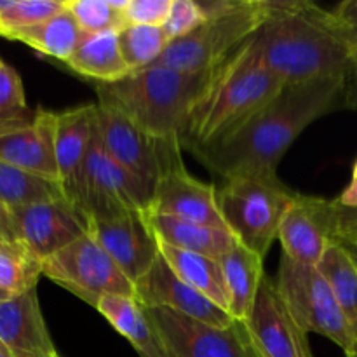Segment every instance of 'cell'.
<instances>
[{
    "instance_id": "cell-1",
    "label": "cell",
    "mask_w": 357,
    "mask_h": 357,
    "mask_svg": "<svg viewBox=\"0 0 357 357\" xmlns=\"http://www.w3.org/2000/svg\"><path fill=\"white\" fill-rule=\"evenodd\" d=\"M352 107H357L356 82L317 80L284 86L232 136L187 150L223 180L237 174L274 176L282 155L314 121Z\"/></svg>"
},
{
    "instance_id": "cell-2",
    "label": "cell",
    "mask_w": 357,
    "mask_h": 357,
    "mask_svg": "<svg viewBox=\"0 0 357 357\" xmlns=\"http://www.w3.org/2000/svg\"><path fill=\"white\" fill-rule=\"evenodd\" d=\"M257 40L268 70L286 86L317 80L357 84V44L335 10L309 0H272Z\"/></svg>"
},
{
    "instance_id": "cell-3",
    "label": "cell",
    "mask_w": 357,
    "mask_h": 357,
    "mask_svg": "<svg viewBox=\"0 0 357 357\" xmlns=\"http://www.w3.org/2000/svg\"><path fill=\"white\" fill-rule=\"evenodd\" d=\"M286 84L268 70L257 33L209 73L187 128L181 149L220 143L267 107Z\"/></svg>"
},
{
    "instance_id": "cell-4",
    "label": "cell",
    "mask_w": 357,
    "mask_h": 357,
    "mask_svg": "<svg viewBox=\"0 0 357 357\" xmlns=\"http://www.w3.org/2000/svg\"><path fill=\"white\" fill-rule=\"evenodd\" d=\"M209 73L152 65L114 82L98 84V103L110 105L157 139H180Z\"/></svg>"
},
{
    "instance_id": "cell-5",
    "label": "cell",
    "mask_w": 357,
    "mask_h": 357,
    "mask_svg": "<svg viewBox=\"0 0 357 357\" xmlns=\"http://www.w3.org/2000/svg\"><path fill=\"white\" fill-rule=\"evenodd\" d=\"M201 6L204 23L169 42L155 65L187 73L211 72L264 26L272 0H202Z\"/></svg>"
},
{
    "instance_id": "cell-6",
    "label": "cell",
    "mask_w": 357,
    "mask_h": 357,
    "mask_svg": "<svg viewBox=\"0 0 357 357\" xmlns=\"http://www.w3.org/2000/svg\"><path fill=\"white\" fill-rule=\"evenodd\" d=\"M295 195L278 174H237L227 178L225 185L216 190L220 215L229 232L261 258L267 257L278 239L279 227Z\"/></svg>"
},
{
    "instance_id": "cell-7",
    "label": "cell",
    "mask_w": 357,
    "mask_h": 357,
    "mask_svg": "<svg viewBox=\"0 0 357 357\" xmlns=\"http://www.w3.org/2000/svg\"><path fill=\"white\" fill-rule=\"evenodd\" d=\"M275 286L291 316L307 333L323 335L345 354L354 349L357 340L319 268L282 255Z\"/></svg>"
},
{
    "instance_id": "cell-8",
    "label": "cell",
    "mask_w": 357,
    "mask_h": 357,
    "mask_svg": "<svg viewBox=\"0 0 357 357\" xmlns=\"http://www.w3.org/2000/svg\"><path fill=\"white\" fill-rule=\"evenodd\" d=\"M42 275L94 309L107 295L135 296V284L89 234L42 261Z\"/></svg>"
},
{
    "instance_id": "cell-9",
    "label": "cell",
    "mask_w": 357,
    "mask_h": 357,
    "mask_svg": "<svg viewBox=\"0 0 357 357\" xmlns=\"http://www.w3.org/2000/svg\"><path fill=\"white\" fill-rule=\"evenodd\" d=\"M157 340L171 357H261L246 323L209 326L167 309H145Z\"/></svg>"
},
{
    "instance_id": "cell-10",
    "label": "cell",
    "mask_w": 357,
    "mask_h": 357,
    "mask_svg": "<svg viewBox=\"0 0 357 357\" xmlns=\"http://www.w3.org/2000/svg\"><path fill=\"white\" fill-rule=\"evenodd\" d=\"M96 128L108 155L152 190L164 167L181 153L180 139H157L146 135L122 112L96 103Z\"/></svg>"
},
{
    "instance_id": "cell-11",
    "label": "cell",
    "mask_w": 357,
    "mask_h": 357,
    "mask_svg": "<svg viewBox=\"0 0 357 357\" xmlns=\"http://www.w3.org/2000/svg\"><path fill=\"white\" fill-rule=\"evenodd\" d=\"M150 202L152 190L108 155L94 124L79 211L86 216L87 222H91L110 218L129 209L150 211Z\"/></svg>"
},
{
    "instance_id": "cell-12",
    "label": "cell",
    "mask_w": 357,
    "mask_h": 357,
    "mask_svg": "<svg viewBox=\"0 0 357 357\" xmlns=\"http://www.w3.org/2000/svg\"><path fill=\"white\" fill-rule=\"evenodd\" d=\"M342 227L337 199L296 194L279 227L282 255L303 265L317 267Z\"/></svg>"
},
{
    "instance_id": "cell-13",
    "label": "cell",
    "mask_w": 357,
    "mask_h": 357,
    "mask_svg": "<svg viewBox=\"0 0 357 357\" xmlns=\"http://www.w3.org/2000/svg\"><path fill=\"white\" fill-rule=\"evenodd\" d=\"M54 136L56 112L26 108L0 115V162L58 183Z\"/></svg>"
},
{
    "instance_id": "cell-14",
    "label": "cell",
    "mask_w": 357,
    "mask_h": 357,
    "mask_svg": "<svg viewBox=\"0 0 357 357\" xmlns=\"http://www.w3.org/2000/svg\"><path fill=\"white\" fill-rule=\"evenodd\" d=\"M87 234L107 251L112 260L135 284L160 257L159 237L150 213L129 209L110 218L87 222Z\"/></svg>"
},
{
    "instance_id": "cell-15",
    "label": "cell",
    "mask_w": 357,
    "mask_h": 357,
    "mask_svg": "<svg viewBox=\"0 0 357 357\" xmlns=\"http://www.w3.org/2000/svg\"><path fill=\"white\" fill-rule=\"evenodd\" d=\"M16 239L45 261L87 234V220L65 197L9 209Z\"/></svg>"
},
{
    "instance_id": "cell-16",
    "label": "cell",
    "mask_w": 357,
    "mask_h": 357,
    "mask_svg": "<svg viewBox=\"0 0 357 357\" xmlns=\"http://www.w3.org/2000/svg\"><path fill=\"white\" fill-rule=\"evenodd\" d=\"M246 326L261 357H312L309 333L296 323L279 295L275 281L267 274Z\"/></svg>"
},
{
    "instance_id": "cell-17",
    "label": "cell",
    "mask_w": 357,
    "mask_h": 357,
    "mask_svg": "<svg viewBox=\"0 0 357 357\" xmlns=\"http://www.w3.org/2000/svg\"><path fill=\"white\" fill-rule=\"evenodd\" d=\"M149 213L229 230L220 215L216 188L192 176L181 160V153L174 155L160 173Z\"/></svg>"
},
{
    "instance_id": "cell-18",
    "label": "cell",
    "mask_w": 357,
    "mask_h": 357,
    "mask_svg": "<svg viewBox=\"0 0 357 357\" xmlns=\"http://www.w3.org/2000/svg\"><path fill=\"white\" fill-rule=\"evenodd\" d=\"M135 296L145 309L173 310L209 326L225 328L236 321L230 312L178 278L162 257L135 282Z\"/></svg>"
},
{
    "instance_id": "cell-19",
    "label": "cell",
    "mask_w": 357,
    "mask_h": 357,
    "mask_svg": "<svg viewBox=\"0 0 357 357\" xmlns=\"http://www.w3.org/2000/svg\"><path fill=\"white\" fill-rule=\"evenodd\" d=\"M96 124V103L56 114L54 155L63 197L79 209L87 153Z\"/></svg>"
},
{
    "instance_id": "cell-20",
    "label": "cell",
    "mask_w": 357,
    "mask_h": 357,
    "mask_svg": "<svg viewBox=\"0 0 357 357\" xmlns=\"http://www.w3.org/2000/svg\"><path fill=\"white\" fill-rule=\"evenodd\" d=\"M0 344L13 357H58L44 321L37 288L0 303Z\"/></svg>"
},
{
    "instance_id": "cell-21",
    "label": "cell",
    "mask_w": 357,
    "mask_h": 357,
    "mask_svg": "<svg viewBox=\"0 0 357 357\" xmlns=\"http://www.w3.org/2000/svg\"><path fill=\"white\" fill-rule=\"evenodd\" d=\"M150 222L160 243L190 253L211 257L215 260H222L237 243L229 230L201 225L176 216L150 213Z\"/></svg>"
},
{
    "instance_id": "cell-22",
    "label": "cell",
    "mask_w": 357,
    "mask_h": 357,
    "mask_svg": "<svg viewBox=\"0 0 357 357\" xmlns=\"http://www.w3.org/2000/svg\"><path fill=\"white\" fill-rule=\"evenodd\" d=\"M220 264L229 288L230 316L236 321L246 323L265 278L264 258L241 243H236L232 250L220 260Z\"/></svg>"
},
{
    "instance_id": "cell-23",
    "label": "cell",
    "mask_w": 357,
    "mask_h": 357,
    "mask_svg": "<svg viewBox=\"0 0 357 357\" xmlns=\"http://www.w3.org/2000/svg\"><path fill=\"white\" fill-rule=\"evenodd\" d=\"M159 248L160 257L166 260V264L169 265L171 271L178 278L183 279L187 284H190L192 288L202 293L206 298H209L213 303H216V305L229 312L230 295L220 260L199 253H190V251L178 250V248L167 246L164 243H160Z\"/></svg>"
},
{
    "instance_id": "cell-24",
    "label": "cell",
    "mask_w": 357,
    "mask_h": 357,
    "mask_svg": "<svg viewBox=\"0 0 357 357\" xmlns=\"http://www.w3.org/2000/svg\"><path fill=\"white\" fill-rule=\"evenodd\" d=\"M66 66L79 75L94 79L100 84L114 82L131 73L122 58L117 31L98 35L84 33L79 47L66 61Z\"/></svg>"
},
{
    "instance_id": "cell-25",
    "label": "cell",
    "mask_w": 357,
    "mask_h": 357,
    "mask_svg": "<svg viewBox=\"0 0 357 357\" xmlns=\"http://www.w3.org/2000/svg\"><path fill=\"white\" fill-rule=\"evenodd\" d=\"M82 35L75 17L68 13V9H65L61 14L44 21V23L13 31L7 35V38L23 42L40 54L51 56V58L66 63L79 47Z\"/></svg>"
},
{
    "instance_id": "cell-26",
    "label": "cell",
    "mask_w": 357,
    "mask_h": 357,
    "mask_svg": "<svg viewBox=\"0 0 357 357\" xmlns=\"http://www.w3.org/2000/svg\"><path fill=\"white\" fill-rule=\"evenodd\" d=\"M96 310L122 337L131 342L138 354L149 351L159 342L150 326L145 307L136 300V296L107 295L98 302Z\"/></svg>"
},
{
    "instance_id": "cell-27",
    "label": "cell",
    "mask_w": 357,
    "mask_h": 357,
    "mask_svg": "<svg viewBox=\"0 0 357 357\" xmlns=\"http://www.w3.org/2000/svg\"><path fill=\"white\" fill-rule=\"evenodd\" d=\"M317 268L328 284L347 319L349 328L357 340V268L349 255L337 243L330 246Z\"/></svg>"
},
{
    "instance_id": "cell-28",
    "label": "cell",
    "mask_w": 357,
    "mask_h": 357,
    "mask_svg": "<svg viewBox=\"0 0 357 357\" xmlns=\"http://www.w3.org/2000/svg\"><path fill=\"white\" fill-rule=\"evenodd\" d=\"M59 197H63V192L56 181L0 162V204L7 209L23 208Z\"/></svg>"
},
{
    "instance_id": "cell-29",
    "label": "cell",
    "mask_w": 357,
    "mask_h": 357,
    "mask_svg": "<svg viewBox=\"0 0 357 357\" xmlns=\"http://www.w3.org/2000/svg\"><path fill=\"white\" fill-rule=\"evenodd\" d=\"M117 38L122 58L131 73L155 65L169 45L162 26L126 24L117 31Z\"/></svg>"
},
{
    "instance_id": "cell-30",
    "label": "cell",
    "mask_w": 357,
    "mask_h": 357,
    "mask_svg": "<svg viewBox=\"0 0 357 357\" xmlns=\"http://www.w3.org/2000/svg\"><path fill=\"white\" fill-rule=\"evenodd\" d=\"M42 264L21 243L0 246V288L9 295H21L37 288Z\"/></svg>"
},
{
    "instance_id": "cell-31",
    "label": "cell",
    "mask_w": 357,
    "mask_h": 357,
    "mask_svg": "<svg viewBox=\"0 0 357 357\" xmlns=\"http://www.w3.org/2000/svg\"><path fill=\"white\" fill-rule=\"evenodd\" d=\"M65 9V0H0V35L40 24Z\"/></svg>"
},
{
    "instance_id": "cell-32",
    "label": "cell",
    "mask_w": 357,
    "mask_h": 357,
    "mask_svg": "<svg viewBox=\"0 0 357 357\" xmlns=\"http://www.w3.org/2000/svg\"><path fill=\"white\" fill-rule=\"evenodd\" d=\"M66 9L82 33H108L126 26L124 14L115 9L112 0H66Z\"/></svg>"
},
{
    "instance_id": "cell-33",
    "label": "cell",
    "mask_w": 357,
    "mask_h": 357,
    "mask_svg": "<svg viewBox=\"0 0 357 357\" xmlns=\"http://www.w3.org/2000/svg\"><path fill=\"white\" fill-rule=\"evenodd\" d=\"M204 21L206 13L201 2H197V0H173L166 23L162 24V30L167 40L173 42L176 38L192 33Z\"/></svg>"
},
{
    "instance_id": "cell-34",
    "label": "cell",
    "mask_w": 357,
    "mask_h": 357,
    "mask_svg": "<svg viewBox=\"0 0 357 357\" xmlns=\"http://www.w3.org/2000/svg\"><path fill=\"white\" fill-rule=\"evenodd\" d=\"M173 0H129L124 10V24L162 26Z\"/></svg>"
},
{
    "instance_id": "cell-35",
    "label": "cell",
    "mask_w": 357,
    "mask_h": 357,
    "mask_svg": "<svg viewBox=\"0 0 357 357\" xmlns=\"http://www.w3.org/2000/svg\"><path fill=\"white\" fill-rule=\"evenodd\" d=\"M26 110L23 82L13 66H0V115Z\"/></svg>"
},
{
    "instance_id": "cell-36",
    "label": "cell",
    "mask_w": 357,
    "mask_h": 357,
    "mask_svg": "<svg viewBox=\"0 0 357 357\" xmlns=\"http://www.w3.org/2000/svg\"><path fill=\"white\" fill-rule=\"evenodd\" d=\"M335 243L349 255V258H351L352 264H354L357 268V222H349V220L342 218L340 232H338Z\"/></svg>"
},
{
    "instance_id": "cell-37",
    "label": "cell",
    "mask_w": 357,
    "mask_h": 357,
    "mask_svg": "<svg viewBox=\"0 0 357 357\" xmlns=\"http://www.w3.org/2000/svg\"><path fill=\"white\" fill-rule=\"evenodd\" d=\"M337 202L345 216L357 220V160L354 164V169H352L351 181H349L345 190L340 194V197L337 199Z\"/></svg>"
},
{
    "instance_id": "cell-38",
    "label": "cell",
    "mask_w": 357,
    "mask_h": 357,
    "mask_svg": "<svg viewBox=\"0 0 357 357\" xmlns=\"http://www.w3.org/2000/svg\"><path fill=\"white\" fill-rule=\"evenodd\" d=\"M333 10L337 13V16L347 24L351 33L354 35V40L357 44V0H344V2L338 3Z\"/></svg>"
},
{
    "instance_id": "cell-39",
    "label": "cell",
    "mask_w": 357,
    "mask_h": 357,
    "mask_svg": "<svg viewBox=\"0 0 357 357\" xmlns=\"http://www.w3.org/2000/svg\"><path fill=\"white\" fill-rule=\"evenodd\" d=\"M9 243H20V241L16 239V232H14L10 211L6 208V206L0 204V246Z\"/></svg>"
},
{
    "instance_id": "cell-40",
    "label": "cell",
    "mask_w": 357,
    "mask_h": 357,
    "mask_svg": "<svg viewBox=\"0 0 357 357\" xmlns=\"http://www.w3.org/2000/svg\"><path fill=\"white\" fill-rule=\"evenodd\" d=\"M138 356L139 357H171L166 351H164V347H162V345H160V342H157L155 345H152V347H150L149 351L139 352Z\"/></svg>"
},
{
    "instance_id": "cell-41",
    "label": "cell",
    "mask_w": 357,
    "mask_h": 357,
    "mask_svg": "<svg viewBox=\"0 0 357 357\" xmlns=\"http://www.w3.org/2000/svg\"><path fill=\"white\" fill-rule=\"evenodd\" d=\"M10 296H13V295H9V293H7L6 289L0 288V303H3V302H6V300H9Z\"/></svg>"
},
{
    "instance_id": "cell-42",
    "label": "cell",
    "mask_w": 357,
    "mask_h": 357,
    "mask_svg": "<svg viewBox=\"0 0 357 357\" xmlns=\"http://www.w3.org/2000/svg\"><path fill=\"white\" fill-rule=\"evenodd\" d=\"M0 357H13V356H10V352L7 351V349L3 347L2 344H0Z\"/></svg>"
},
{
    "instance_id": "cell-43",
    "label": "cell",
    "mask_w": 357,
    "mask_h": 357,
    "mask_svg": "<svg viewBox=\"0 0 357 357\" xmlns=\"http://www.w3.org/2000/svg\"><path fill=\"white\" fill-rule=\"evenodd\" d=\"M347 357H357V342H356V345H354V349H352L351 352H347V354H345Z\"/></svg>"
},
{
    "instance_id": "cell-44",
    "label": "cell",
    "mask_w": 357,
    "mask_h": 357,
    "mask_svg": "<svg viewBox=\"0 0 357 357\" xmlns=\"http://www.w3.org/2000/svg\"><path fill=\"white\" fill-rule=\"evenodd\" d=\"M340 211H342V208H340ZM342 218H344V220H349V222H357V220H354V218H349V216H345V215H344V211H342Z\"/></svg>"
},
{
    "instance_id": "cell-45",
    "label": "cell",
    "mask_w": 357,
    "mask_h": 357,
    "mask_svg": "<svg viewBox=\"0 0 357 357\" xmlns=\"http://www.w3.org/2000/svg\"><path fill=\"white\" fill-rule=\"evenodd\" d=\"M3 65V61H2V59H0V66H2Z\"/></svg>"
},
{
    "instance_id": "cell-46",
    "label": "cell",
    "mask_w": 357,
    "mask_h": 357,
    "mask_svg": "<svg viewBox=\"0 0 357 357\" xmlns=\"http://www.w3.org/2000/svg\"><path fill=\"white\" fill-rule=\"evenodd\" d=\"M58 357H59V356H58Z\"/></svg>"
}]
</instances>
